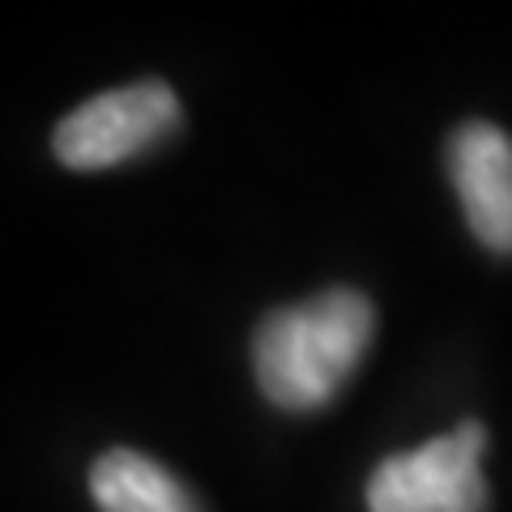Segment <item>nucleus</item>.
I'll use <instances>...</instances> for the list:
<instances>
[{
    "label": "nucleus",
    "mask_w": 512,
    "mask_h": 512,
    "mask_svg": "<svg viewBox=\"0 0 512 512\" xmlns=\"http://www.w3.org/2000/svg\"><path fill=\"white\" fill-rule=\"evenodd\" d=\"M487 427L461 423L410 453L384 457L367 478V512H483Z\"/></svg>",
    "instance_id": "f03ea898"
},
{
    "label": "nucleus",
    "mask_w": 512,
    "mask_h": 512,
    "mask_svg": "<svg viewBox=\"0 0 512 512\" xmlns=\"http://www.w3.org/2000/svg\"><path fill=\"white\" fill-rule=\"evenodd\" d=\"M184 107L167 82H133L86 99L60 120L52 150L64 167L103 171L146 154L180 128Z\"/></svg>",
    "instance_id": "7ed1b4c3"
},
{
    "label": "nucleus",
    "mask_w": 512,
    "mask_h": 512,
    "mask_svg": "<svg viewBox=\"0 0 512 512\" xmlns=\"http://www.w3.org/2000/svg\"><path fill=\"white\" fill-rule=\"evenodd\" d=\"M90 495L99 512H201L180 478L163 461L133 448H111L90 466Z\"/></svg>",
    "instance_id": "39448f33"
},
{
    "label": "nucleus",
    "mask_w": 512,
    "mask_h": 512,
    "mask_svg": "<svg viewBox=\"0 0 512 512\" xmlns=\"http://www.w3.org/2000/svg\"><path fill=\"white\" fill-rule=\"evenodd\" d=\"M372 333V303L350 286H329L295 308H278L252 338L256 384L282 410H316L355 376Z\"/></svg>",
    "instance_id": "f257e3e1"
},
{
    "label": "nucleus",
    "mask_w": 512,
    "mask_h": 512,
    "mask_svg": "<svg viewBox=\"0 0 512 512\" xmlns=\"http://www.w3.org/2000/svg\"><path fill=\"white\" fill-rule=\"evenodd\" d=\"M448 175L478 244L512 252V137L491 120L457 124L448 137Z\"/></svg>",
    "instance_id": "20e7f679"
}]
</instances>
